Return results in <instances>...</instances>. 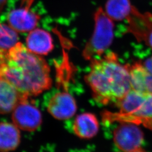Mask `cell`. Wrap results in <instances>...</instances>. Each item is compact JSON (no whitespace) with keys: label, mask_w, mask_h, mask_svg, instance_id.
I'll return each instance as SVG.
<instances>
[{"label":"cell","mask_w":152,"mask_h":152,"mask_svg":"<svg viewBox=\"0 0 152 152\" xmlns=\"http://www.w3.org/2000/svg\"><path fill=\"white\" fill-rule=\"evenodd\" d=\"M0 76L28 97L38 95L52 84L46 61L20 42L9 50L0 49Z\"/></svg>","instance_id":"obj_1"},{"label":"cell","mask_w":152,"mask_h":152,"mask_svg":"<svg viewBox=\"0 0 152 152\" xmlns=\"http://www.w3.org/2000/svg\"><path fill=\"white\" fill-rule=\"evenodd\" d=\"M90 61V70L85 77L94 98L104 105L117 103L131 89L128 65L120 63L113 52Z\"/></svg>","instance_id":"obj_2"},{"label":"cell","mask_w":152,"mask_h":152,"mask_svg":"<svg viewBox=\"0 0 152 152\" xmlns=\"http://www.w3.org/2000/svg\"><path fill=\"white\" fill-rule=\"evenodd\" d=\"M115 104L120 111L112 115L108 114L109 120L145 126L152 121V94L131 89Z\"/></svg>","instance_id":"obj_3"},{"label":"cell","mask_w":152,"mask_h":152,"mask_svg":"<svg viewBox=\"0 0 152 152\" xmlns=\"http://www.w3.org/2000/svg\"><path fill=\"white\" fill-rule=\"evenodd\" d=\"M95 28L91 37L86 44L82 56L88 61L101 57L108 49L114 38V22L102 7L94 13Z\"/></svg>","instance_id":"obj_4"},{"label":"cell","mask_w":152,"mask_h":152,"mask_svg":"<svg viewBox=\"0 0 152 152\" xmlns=\"http://www.w3.org/2000/svg\"><path fill=\"white\" fill-rule=\"evenodd\" d=\"M113 140L121 152H132L141 148L144 134L137 124L121 122L114 130Z\"/></svg>","instance_id":"obj_5"},{"label":"cell","mask_w":152,"mask_h":152,"mask_svg":"<svg viewBox=\"0 0 152 152\" xmlns=\"http://www.w3.org/2000/svg\"><path fill=\"white\" fill-rule=\"evenodd\" d=\"M13 124L19 129L27 131L36 130L42 124V115L36 106L28 101L22 100L12 111Z\"/></svg>","instance_id":"obj_6"},{"label":"cell","mask_w":152,"mask_h":152,"mask_svg":"<svg viewBox=\"0 0 152 152\" xmlns=\"http://www.w3.org/2000/svg\"><path fill=\"white\" fill-rule=\"evenodd\" d=\"M34 0H24V7L13 10L7 16L8 24L18 32H31L35 29L39 16L31 11L29 7Z\"/></svg>","instance_id":"obj_7"},{"label":"cell","mask_w":152,"mask_h":152,"mask_svg":"<svg viewBox=\"0 0 152 152\" xmlns=\"http://www.w3.org/2000/svg\"><path fill=\"white\" fill-rule=\"evenodd\" d=\"M48 110L55 119L68 120L76 113V100L67 90L57 92L50 100Z\"/></svg>","instance_id":"obj_8"},{"label":"cell","mask_w":152,"mask_h":152,"mask_svg":"<svg viewBox=\"0 0 152 152\" xmlns=\"http://www.w3.org/2000/svg\"><path fill=\"white\" fill-rule=\"evenodd\" d=\"M28 98L19 92L10 82L0 76V114L12 112L18 104Z\"/></svg>","instance_id":"obj_9"},{"label":"cell","mask_w":152,"mask_h":152,"mask_svg":"<svg viewBox=\"0 0 152 152\" xmlns=\"http://www.w3.org/2000/svg\"><path fill=\"white\" fill-rule=\"evenodd\" d=\"M26 47L33 53L39 55H46L54 49L51 34L42 29H34L26 38Z\"/></svg>","instance_id":"obj_10"},{"label":"cell","mask_w":152,"mask_h":152,"mask_svg":"<svg viewBox=\"0 0 152 152\" xmlns=\"http://www.w3.org/2000/svg\"><path fill=\"white\" fill-rule=\"evenodd\" d=\"M131 89L137 91L152 94V74L141 62L128 65Z\"/></svg>","instance_id":"obj_11"},{"label":"cell","mask_w":152,"mask_h":152,"mask_svg":"<svg viewBox=\"0 0 152 152\" xmlns=\"http://www.w3.org/2000/svg\"><path fill=\"white\" fill-rule=\"evenodd\" d=\"M127 19L130 32L138 41L144 42L147 35L152 29V16L148 13L141 14L134 7L130 15Z\"/></svg>","instance_id":"obj_12"},{"label":"cell","mask_w":152,"mask_h":152,"mask_svg":"<svg viewBox=\"0 0 152 152\" xmlns=\"http://www.w3.org/2000/svg\"><path fill=\"white\" fill-rule=\"evenodd\" d=\"M99 129L98 118L91 113H84L77 116L73 126L75 134L82 139H91L96 135Z\"/></svg>","instance_id":"obj_13"},{"label":"cell","mask_w":152,"mask_h":152,"mask_svg":"<svg viewBox=\"0 0 152 152\" xmlns=\"http://www.w3.org/2000/svg\"><path fill=\"white\" fill-rule=\"evenodd\" d=\"M20 133L14 124L0 123V152L15 150L20 142Z\"/></svg>","instance_id":"obj_14"},{"label":"cell","mask_w":152,"mask_h":152,"mask_svg":"<svg viewBox=\"0 0 152 152\" xmlns=\"http://www.w3.org/2000/svg\"><path fill=\"white\" fill-rule=\"evenodd\" d=\"M133 7L130 0H108L104 11L113 22H120L128 18Z\"/></svg>","instance_id":"obj_15"},{"label":"cell","mask_w":152,"mask_h":152,"mask_svg":"<svg viewBox=\"0 0 152 152\" xmlns=\"http://www.w3.org/2000/svg\"><path fill=\"white\" fill-rule=\"evenodd\" d=\"M19 36L15 29L9 24L0 23V49L9 50L19 42Z\"/></svg>","instance_id":"obj_16"},{"label":"cell","mask_w":152,"mask_h":152,"mask_svg":"<svg viewBox=\"0 0 152 152\" xmlns=\"http://www.w3.org/2000/svg\"><path fill=\"white\" fill-rule=\"evenodd\" d=\"M144 67L152 74V55L148 58L142 63Z\"/></svg>","instance_id":"obj_17"},{"label":"cell","mask_w":152,"mask_h":152,"mask_svg":"<svg viewBox=\"0 0 152 152\" xmlns=\"http://www.w3.org/2000/svg\"><path fill=\"white\" fill-rule=\"evenodd\" d=\"M144 42L147 44V46L152 50V29L147 35Z\"/></svg>","instance_id":"obj_18"},{"label":"cell","mask_w":152,"mask_h":152,"mask_svg":"<svg viewBox=\"0 0 152 152\" xmlns=\"http://www.w3.org/2000/svg\"><path fill=\"white\" fill-rule=\"evenodd\" d=\"M7 0H0V13L3 10Z\"/></svg>","instance_id":"obj_19"},{"label":"cell","mask_w":152,"mask_h":152,"mask_svg":"<svg viewBox=\"0 0 152 152\" xmlns=\"http://www.w3.org/2000/svg\"><path fill=\"white\" fill-rule=\"evenodd\" d=\"M145 152L142 148L140 149H137L136 151H132V152Z\"/></svg>","instance_id":"obj_20"},{"label":"cell","mask_w":152,"mask_h":152,"mask_svg":"<svg viewBox=\"0 0 152 152\" xmlns=\"http://www.w3.org/2000/svg\"><path fill=\"white\" fill-rule=\"evenodd\" d=\"M148 128H149V129H152V121L151 122H150L148 125H147V126H146Z\"/></svg>","instance_id":"obj_21"}]
</instances>
